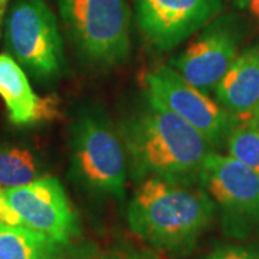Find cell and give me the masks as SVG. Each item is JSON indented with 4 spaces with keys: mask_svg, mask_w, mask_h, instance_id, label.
<instances>
[{
    "mask_svg": "<svg viewBox=\"0 0 259 259\" xmlns=\"http://www.w3.org/2000/svg\"><path fill=\"white\" fill-rule=\"evenodd\" d=\"M120 136L131 179L151 177L199 183L213 146L189 122L167 108L150 104L122 122Z\"/></svg>",
    "mask_w": 259,
    "mask_h": 259,
    "instance_id": "obj_1",
    "label": "cell"
},
{
    "mask_svg": "<svg viewBox=\"0 0 259 259\" xmlns=\"http://www.w3.org/2000/svg\"><path fill=\"white\" fill-rule=\"evenodd\" d=\"M214 94L238 122L253 120L259 107V44L238 54L216 85Z\"/></svg>",
    "mask_w": 259,
    "mask_h": 259,
    "instance_id": "obj_12",
    "label": "cell"
},
{
    "mask_svg": "<svg viewBox=\"0 0 259 259\" xmlns=\"http://www.w3.org/2000/svg\"><path fill=\"white\" fill-rule=\"evenodd\" d=\"M5 45L39 81H54L64 74V42L45 0H13L5 16Z\"/></svg>",
    "mask_w": 259,
    "mask_h": 259,
    "instance_id": "obj_5",
    "label": "cell"
},
{
    "mask_svg": "<svg viewBox=\"0 0 259 259\" xmlns=\"http://www.w3.org/2000/svg\"><path fill=\"white\" fill-rule=\"evenodd\" d=\"M71 176L83 189L122 200L127 183V154L101 110L82 111L71 128Z\"/></svg>",
    "mask_w": 259,
    "mask_h": 259,
    "instance_id": "obj_4",
    "label": "cell"
},
{
    "mask_svg": "<svg viewBox=\"0 0 259 259\" xmlns=\"http://www.w3.org/2000/svg\"><path fill=\"white\" fill-rule=\"evenodd\" d=\"M241 37V25L235 16H216L193 42L170 58L168 65L202 93L214 91L238 56Z\"/></svg>",
    "mask_w": 259,
    "mask_h": 259,
    "instance_id": "obj_7",
    "label": "cell"
},
{
    "mask_svg": "<svg viewBox=\"0 0 259 259\" xmlns=\"http://www.w3.org/2000/svg\"><path fill=\"white\" fill-rule=\"evenodd\" d=\"M225 0H134L140 32L160 52L173 51L222 10Z\"/></svg>",
    "mask_w": 259,
    "mask_h": 259,
    "instance_id": "obj_9",
    "label": "cell"
},
{
    "mask_svg": "<svg viewBox=\"0 0 259 259\" xmlns=\"http://www.w3.org/2000/svg\"><path fill=\"white\" fill-rule=\"evenodd\" d=\"M252 121H256V122H259V107H258V110H256V112H255V117H253V120Z\"/></svg>",
    "mask_w": 259,
    "mask_h": 259,
    "instance_id": "obj_21",
    "label": "cell"
},
{
    "mask_svg": "<svg viewBox=\"0 0 259 259\" xmlns=\"http://www.w3.org/2000/svg\"><path fill=\"white\" fill-rule=\"evenodd\" d=\"M0 97L15 125H32L59 115L58 97H37L25 71L9 54L0 55Z\"/></svg>",
    "mask_w": 259,
    "mask_h": 259,
    "instance_id": "obj_11",
    "label": "cell"
},
{
    "mask_svg": "<svg viewBox=\"0 0 259 259\" xmlns=\"http://www.w3.org/2000/svg\"><path fill=\"white\" fill-rule=\"evenodd\" d=\"M241 8L249 10L250 15L256 20H259V0H245L241 5Z\"/></svg>",
    "mask_w": 259,
    "mask_h": 259,
    "instance_id": "obj_19",
    "label": "cell"
},
{
    "mask_svg": "<svg viewBox=\"0 0 259 259\" xmlns=\"http://www.w3.org/2000/svg\"><path fill=\"white\" fill-rule=\"evenodd\" d=\"M9 3L10 0H0V30H2L3 22H5V16L8 13V9H9Z\"/></svg>",
    "mask_w": 259,
    "mask_h": 259,
    "instance_id": "obj_20",
    "label": "cell"
},
{
    "mask_svg": "<svg viewBox=\"0 0 259 259\" xmlns=\"http://www.w3.org/2000/svg\"><path fill=\"white\" fill-rule=\"evenodd\" d=\"M226 140L231 157L259 175V122L249 121L235 125Z\"/></svg>",
    "mask_w": 259,
    "mask_h": 259,
    "instance_id": "obj_15",
    "label": "cell"
},
{
    "mask_svg": "<svg viewBox=\"0 0 259 259\" xmlns=\"http://www.w3.org/2000/svg\"><path fill=\"white\" fill-rule=\"evenodd\" d=\"M199 183L222 209L228 222H259V175L231 156L212 153Z\"/></svg>",
    "mask_w": 259,
    "mask_h": 259,
    "instance_id": "obj_10",
    "label": "cell"
},
{
    "mask_svg": "<svg viewBox=\"0 0 259 259\" xmlns=\"http://www.w3.org/2000/svg\"><path fill=\"white\" fill-rule=\"evenodd\" d=\"M214 216V202L200 183L151 177L140 182L127 206V222L141 241L186 255Z\"/></svg>",
    "mask_w": 259,
    "mask_h": 259,
    "instance_id": "obj_2",
    "label": "cell"
},
{
    "mask_svg": "<svg viewBox=\"0 0 259 259\" xmlns=\"http://www.w3.org/2000/svg\"><path fill=\"white\" fill-rule=\"evenodd\" d=\"M236 2H238V6H241V5L243 3V2H245V0H236Z\"/></svg>",
    "mask_w": 259,
    "mask_h": 259,
    "instance_id": "obj_22",
    "label": "cell"
},
{
    "mask_svg": "<svg viewBox=\"0 0 259 259\" xmlns=\"http://www.w3.org/2000/svg\"><path fill=\"white\" fill-rule=\"evenodd\" d=\"M150 104L175 112L196 128L212 146L222 144L236 125V120L207 94L194 88L170 65L158 66L143 76Z\"/></svg>",
    "mask_w": 259,
    "mask_h": 259,
    "instance_id": "obj_6",
    "label": "cell"
},
{
    "mask_svg": "<svg viewBox=\"0 0 259 259\" xmlns=\"http://www.w3.org/2000/svg\"><path fill=\"white\" fill-rule=\"evenodd\" d=\"M0 222L9 223V225H22L18 214L8 203V200L5 197V192L2 189H0Z\"/></svg>",
    "mask_w": 259,
    "mask_h": 259,
    "instance_id": "obj_18",
    "label": "cell"
},
{
    "mask_svg": "<svg viewBox=\"0 0 259 259\" xmlns=\"http://www.w3.org/2000/svg\"><path fill=\"white\" fill-rule=\"evenodd\" d=\"M42 176V164L28 148L12 144L0 146V189L29 185Z\"/></svg>",
    "mask_w": 259,
    "mask_h": 259,
    "instance_id": "obj_14",
    "label": "cell"
},
{
    "mask_svg": "<svg viewBox=\"0 0 259 259\" xmlns=\"http://www.w3.org/2000/svg\"><path fill=\"white\" fill-rule=\"evenodd\" d=\"M102 259H158V256L156 253L150 252V250L125 249L112 252V253L104 256Z\"/></svg>",
    "mask_w": 259,
    "mask_h": 259,
    "instance_id": "obj_17",
    "label": "cell"
},
{
    "mask_svg": "<svg viewBox=\"0 0 259 259\" xmlns=\"http://www.w3.org/2000/svg\"><path fill=\"white\" fill-rule=\"evenodd\" d=\"M3 192L22 226L44 233L61 246L79 235L78 216L56 177L44 176Z\"/></svg>",
    "mask_w": 259,
    "mask_h": 259,
    "instance_id": "obj_8",
    "label": "cell"
},
{
    "mask_svg": "<svg viewBox=\"0 0 259 259\" xmlns=\"http://www.w3.org/2000/svg\"><path fill=\"white\" fill-rule=\"evenodd\" d=\"M59 246L40 232L0 222V259H61Z\"/></svg>",
    "mask_w": 259,
    "mask_h": 259,
    "instance_id": "obj_13",
    "label": "cell"
},
{
    "mask_svg": "<svg viewBox=\"0 0 259 259\" xmlns=\"http://www.w3.org/2000/svg\"><path fill=\"white\" fill-rule=\"evenodd\" d=\"M65 32L76 54L95 69L124 65L131 52L127 0H58Z\"/></svg>",
    "mask_w": 259,
    "mask_h": 259,
    "instance_id": "obj_3",
    "label": "cell"
},
{
    "mask_svg": "<svg viewBox=\"0 0 259 259\" xmlns=\"http://www.w3.org/2000/svg\"><path fill=\"white\" fill-rule=\"evenodd\" d=\"M204 259H259V249L238 245H225L216 248Z\"/></svg>",
    "mask_w": 259,
    "mask_h": 259,
    "instance_id": "obj_16",
    "label": "cell"
}]
</instances>
